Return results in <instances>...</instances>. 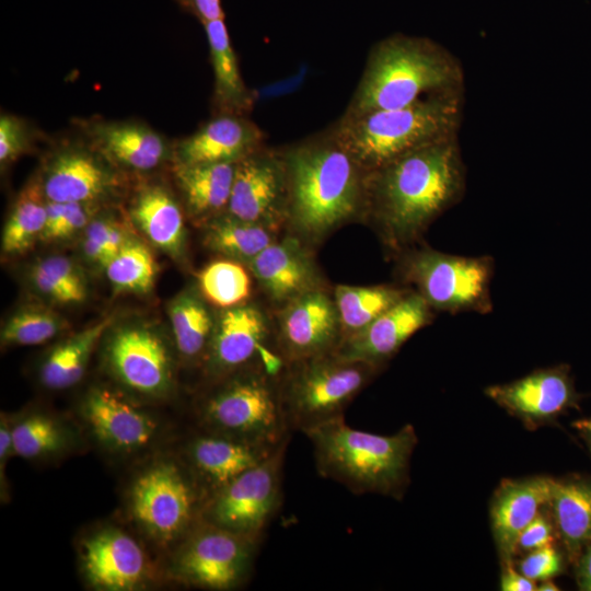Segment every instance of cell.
Segmentation results:
<instances>
[{"label":"cell","instance_id":"cell-34","mask_svg":"<svg viewBox=\"0 0 591 591\" xmlns=\"http://www.w3.org/2000/svg\"><path fill=\"white\" fill-rule=\"evenodd\" d=\"M47 199L39 179H32L16 197L2 233V252L24 253L40 239L46 221Z\"/></svg>","mask_w":591,"mask_h":591},{"label":"cell","instance_id":"cell-1","mask_svg":"<svg viewBox=\"0 0 591 591\" xmlns=\"http://www.w3.org/2000/svg\"><path fill=\"white\" fill-rule=\"evenodd\" d=\"M464 175L456 137L407 152L367 173L362 221L395 256L456 204Z\"/></svg>","mask_w":591,"mask_h":591},{"label":"cell","instance_id":"cell-23","mask_svg":"<svg viewBox=\"0 0 591 591\" xmlns=\"http://www.w3.org/2000/svg\"><path fill=\"white\" fill-rule=\"evenodd\" d=\"M278 449H268L204 430L189 442L187 456L194 478L207 498L245 471L262 463Z\"/></svg>","mask_w":591,"mask_h":591},{"label":"cell","instance_id":"cell-37","mask_svg":"<svg viewBox=\"0 0 591 591\" xmlns=\"http://www.w3.org/2000/svg\"><path fill=\"white\" fill-rule=\"evenodd\" d=\"M65 327V321L53 310L26 306L16 311L1 332L4 346H32L48 341Z\"/></svg>","mask_w":591,"mask_h":591},{"label":"cell","instance_id":"cell-35","mask_svg":"<svg viewBox=\"0 0 591 591\" xmlns=\"http://www.w3.org/2000/svg\"><path fill=\"white\" fill-rule=\"evenodd\" d=\"M248 267L230 258L206 265L197 276L201 297L221 310L242 305L252 293Z\"/></svg>","mask_w":591,"mask_h":591},{"label":"cell","instance_id":"cell-24","mask_svg":"<svg viewBox=\"0 0 591 591\" xmlns=\"http://www.w3.org/2000/svg\"><path fill=\"white\" fill-rule=\"evenodd\" d=\"M83 415L97 440L116 451L141 449L151 442L157 431L148 414L102 387L88 393Z\"/></svg>","mask_w":591,"mask_h":591},{"label":"cell","instance_id":"cell-18","mask_svg":"<svg viewBox=\"0 0 591 591\" xmlns=\"http://www.w3.org/2000/svg\"><path fill=\"white\" fill-rule=\"evenodd\" d=\"M434 311L410 291L359 333L344 339L336 354L381 369L418 331L429 325Z\"/></svg>","mask_w":591,"mask_h":591},{"label":"cell","instance_id":"cell-29","mask_svg":"<svg viewBox=\"0 0 591 591\" xmlns=\"http://www.w3.org/2000/svg\"><path fill=\"white\" fill-rule=\"evenodd\" d=\"M547 506L568 556L577 561L591 543V479H551Z\"/></svg>","mask_w":591,"mask_h":591},{"label":"cell","instance_id":"cell-39","mask_svg":"<svg viewBox=\"0 0 591 591\" xmlns=\"http://www.w3.org/2000/svg\"><path fill=\"white\" fill-rule=\"evenodd\" d=\"M32 130L27 121L12 114L0 117V163L7 166L26 153L32 146Z\"/></svg>","mask_w":591,"mask_h":591},{"label":"cell","instance_id":"cell-51","mask_svg":"<svg viewBox=\"0 0 591 591\" xmlns=\"http://www.w3.org/2000/svg\"><path fill=\"white\" fill-rule=\"evenodd\" d=\"M573 427L576 428L591 453V417L577 420L576 422H573Z\"/></svg>","mask_w":591,"mask_h":591},{"label":"cell","instance_id":"cell-15","mask_svg":"<svg viewBox=\"0 0 591 591\" xmlns=\"http://www.w3.org/2000/svg\"><path fill=\"white\" fill-rule=\"evenodd\" d=\"M106 359L116 378L134 391L158 396L171 387V356L161 336L149 327L116 329L107 344Z\"/></svg>","mask_w":591,"mask_h":591},{"label":"cell","instance_id":"cell-43","mask_svg":"<svg viewBox=\"0 0 591 591\" xmlns=\"http://www.w3.org/2000/svg\"><path fill=\"white\" fill-rule=\"evenodd\" d=\"M94 202H63L57 240L71 236L85 229L93 213Z\"/></svg>","mask_w":591,"mask_h":591},{"label":"cell","instance_id":"cell-38","mask_svg":"<svg viewBox=\"0 0 591 591\" xmlns=\"http://www.w3.org/2000/svg\"><path fill=\"white\" fill-rule=\"evenodd\" d=\"M60 426L45 415H32L12 427L14 453L26 459L39 457L59 450L63 444Z\"/></svg>","mask_w":591,"mask_h":591},{"label":"cell","instance_id":"cell-16","mask_svg":"<svg viewBox=\"0 0 591 591\" xmlns=\"http://www.w3.org/2000/svg\"><path fill=\"white\" fill-rule=\"evenodd\" d=\"M247 267L276 309L306 292L327 289L312 246L290 233L275 240Z\"/></svg>","mask_w":591,"mask_h":591},{"label":"cell","instance_id":"cell-11","mask_svg":"<svg viewBox=\"0 0 591 591\" xmlns=\"http://www.w3.org/2000/svg\"><path fill=\"white\" fill-rule=\"evenodd\" d=\"M202 489L175 463L160 462L147 468L131 489V511L140 526L158 542L166 543L186 532L197 513Z\"/></svg>","mask_w":591,"mask_h":591},{"label":"cell","instance_id":"cell-33","mask_svg":"<svg viewBox=\"0 0 591 591\" xmlns=\"http://www.w3.org/2000/svg\"><path fill=\"white\" fill-rule=\"evenodd\" d=\"M174 340L179 354L189 360L205 359L216 320L202 297L185 291L169 309Z\"/></svg>","mask_w":591,"mask_h":591},{"label":"cell","instance_id":"cell-48","mask_svg":"<svg viewBox=\"0 0 591 591\" xmlns=\"http://www.w3.org/2000/svg\"><path fill=\"white\" fill-rule=\"evenodd\" d=\"M82 251L85 257L100 266H105L115 255L112 251L100 244L99 242L84 236L82 242Z\"/></svg>","mask_w":591,"mask_h":591},{"label":"cell","instance_id":"cell-52","mask_svg":"<svg viewBox=\"0 0 591 591\" xmlns=\"http://www.w3.org/2000/svg\"><path fill=\"white\" fill-rule=\"evenodd\" d=\"M536 590L557 591L558 587L554 582H552L551 579H548V580H544L543 583H541Z\"/></svg>","mask_w":591,"mask_h":591},{"label":"cell","instance_id":"cell-25","mask_svg":"<svg viewBox=\"0 0 591 591\" xmlns=\"http://www.w3.org/2000/svg\"><path fill=\"white\" fill-rule=\"evenodd\" d=\"M551 479L531 477L505 480L496 490L490 506V521L498 552L505 563H511L518 551L522 531L546 506Z\"/></svg>","mask_w":591,"mask_h":591},{"label":"cell","instance_id":"cell-20","mask_svg":"<svg viewBox=\"0 0 591 591\" xmlns=\"http://www.w3.org/2000/svg\"><path fill=\"white\" fill-rule=\"evenodd\" d=\"M85 140L112 165L132 172H149L173 160V144L149 125L138 120L82 121Z\"/></svg>","mask_w":591,"mask_h":591},{"label":"cell","instance_id":"cell-46","mask_svg":"<svg viewBox=\"0 0 591 591\" xmlns=\"http://www.w3.org/2000/svg\"><path fill=\"white\" fill-rule=\"evenodd\" d=\"M187 13L197 18L201 24L224 18L221 0H175Z\"/></svg>","mask_w":591,"mask_h":591},{"label":"cell","instance_id":"cell-12","mask_svg":"<svg viewBox=\"0 0 591 591\" xmlns=\"http://www.w3.org/2000/svg\"><path fill=\"white\" fill-rule=\"evenodd\" d=\"M340 341L338 312L328 288L276 309L274 345L285 363L334 352Z\"/></svg>","mask_w":591,"mask_h":591},{"label":"cell","instance_id":"cell-30","mask_svg":"<svg viewBox=\"0 0 591 591\" xmlns=\"http://www.w3.org/2000/svg\"><path fill=\"white\" fill-rule=\"evenodd\" d=\"M409 291L403 285H336L332 293L338 312L341 341L362 331Z\"/></svg>","mask_w":591,"mask_h":591},{"label":"cell","instance_id":"cell-4","mask_svg":"<svg viewBox=\"0 0 591 591\" xmlns=\"http://www.w3.org/2000/svg\"><path fill=\"white\" fill-rule=\"evenodd\" d=\"M303 434L311 442L315 467L322 477L356 495L402 497L418 441L412 425L384 436L356 429L340 416Z\"/></svg>","mask_w":591,"mask_h":591},{"label":"cell","instance_id":"cell-26","mask_svg":"<svg viewBox=\"0 0 591 591\" xmlns=\"http://www.w3.org/2000/svg\"><path fill=\"white\" fill-rule=\"evenodd\" d=\"M213 70V115L248 116L256 102L245 84L224 18L204 23Z\"/></svg>","mask_w":591,"mask_h":591},{"label":"cell","instance_id":"cell-10","mask_svg":"<svg viewBox=\"0 0 591 591\" xmlns=\"http://www.w3.org/2000/svg\"><path fill=\"white\" fill-rule=\"evenodd\" d=\"M181 547L175 572L185 582L232 590L250 576L260 541L199 520Z\"/></svg>","mask_w":591,"mask_h":591},{"label":"cell","instance_id":"cell-28","mask_svg":"<svg viewBox=\"0 0 591 591\" xmlns=\"http://www.w3.org/2000/svg\"><path fill=\"white\" fill-rule=\"evenodd\" d=\"M235 164H173L177 187L193 218L207 222L227 211Z\"/></svg>","mask_w":591,"mask_h":591},{"label":"cell","instance_id":"cell-42","mask_svg":"<svg viewBox=\"0 0 591 591\" xmlns=\"http://www.w3.org/2000/svg\"><path fill=\"white\" fill-rule=\"evenodd\" d=\"M84 236L99 242L114 254L130 239L121 225L107 218L91 220Z\"/></svg>","mask_w":591,"mask_h":591},{"label":"cell","instance_id":"cell-45","mask_svg":"<svg viewBox=\"0 0 591 591\" xmlns=\"http://www.w3.org/2000/svg\"><path fill=\"white\" fill-rule=\"evenodd\" d=\"M35 289L49 300L57 303H78L73 294L57 280L34 265L30 275Z\"/></svg>","mask_w":591,"mask_h":591},{"label":"cell","instance_id":"cell-17","mask_svg":"<svg viewBox=\"0 0 591 591\" xmlns=\"http://www.w3.org/2000/svg\"><path fill=\"white\" fill-rule=\"evenodd\" d=\"M274 325L255 304L244 303L221 310L204 359L208 372L221 378L247 366L262 362L260 356L274 343Z\"/></svg>","mask_w":591,"mask_h":591},{"label":"cell","instance_id":"cell-41","mask_svg":"<svg viewBox=\"0 0 591 591\" xmlns=\"http://www.w3.org/2000/svg\"><path fill=\"white\" fill-rule=\"evenodd\" d=\"M563 566L561 554L547 545L531 551L520 563V572L534 581H544L560 573Z\"/></svg>","mask_w":591,"mask_h":591},{"label":"cell","instance_id":"cell-50","mask_svg":"<svg viewBox=\"0 0 591 591\" xmlns=\"http://www.w3.org/2000/svg\"><path fill=\"white\" fill-rule=\"evenodd\" d=\"M12 452L14 453L13 442H12V427H10L7 419L2 417L1 425H0L1 474H3V466L5 465L7 460Z\"/></svg>","mask_w":591,"mask_h":591},{"label":"cell","instance_id":"cell-2","mask_svg":"<svg viewBox=\"0 0 591 591\" xmlns=\"http://www.w3.org/2000/svg\"><path fill=\"white\" fill-rule=\"evenodd\" d=\"M287 176L285 230L313 246L362 221L367 171L331 127L281 147Z\"/></svg>","mask_w":591,"mask_h":591},{"label":"cell","instance_id":"cell-9","mask_svg":"<svg viewBox=\"0 0 591 591\" xmlns=\"http://www.w3.org/2000/svg\"><path fill=\"white\" fill-rule=\"evenodd\" d=\"M287 447L209 495L201 520L260 541L281 506Z\"/></svg>","mask_w":591,"mask_h":591},{"label":"cell","instance_id":"cell-13","mask_svg":"<svg viewBox=\"0 0 591 591\" xmlns=\"http://www.w3.org/2000/svg\"><path fill=\"white\" fill-rule=\"evenodd\" d=\"M287 176L281 148L267 144L237 161L227 212L285 229Z\"/></svg>","mask_w":591,"mask_h":591},{"label":"cell","instance_id":"cell-6","mask_svg":"<svg viewBox=\"0 0 591 591\" xmlns=\"http://www.w3.org/2000/svg\"><path fill=\"white\" fill-rule=\"evenodd\" d=\"M223 376L200 405L204 430L268 449L289 443L292 433L281 405L279 374L257 362Z\"/></svg>","mask_w":591,"mask_h":591},{"label":"cell","instance_id":"cell-40","mask_svg":"<svg viewBox=\"0 0 591 591\" xmlns=\"http://www.w3.org/2000/svg\"><path fill=\"white\" fill-rule=\"evenodd\" d=\"M35 265L66 287L78 303L85 299L86 285L84 277L72 260L65 256L55 255L48 256Z\"/></svg>","mask_w":591,"mask_h":591},{"label":"cell","instance_id":"cell-14","mask_svg":"<svg viewBox=\"0 0 591 591\" xmlns=\"http://www.w3.org/2000/svg\"><path fill=\"white\" fill-rule=\"evenodd\" d=\"M114 167L86 140L65 142L50 153L39 182L49 201L96 204L119 185Z\"/></svg>","mask_w":591,"mask_h":591},{"label":"cell","instance_id":"cell-31","mask_svg":"<svg viewBox=\"0 0 591 591\" xmlns=\"http://www.w3.org/2000/svg\"><path fill=\"white\" fill-rule=\"evenodd\" d=\"M280 230L237 219L227 211L206 222L205 243L225 258L246 266L278 239Z\"/></svg>","mask_w":591,"mask_h":591},{"label":"cell","instance_id":"cell-21","mask_svg":"<svg viewBox=\"0 0 591 591\" xmlns=\"http://www.w3.org/2000/svg\"><path fill=\"white\" fill-rule=\"evenodd\" d=\"M266 134L240 115H213L195 132L173 144V164L234 162L266 144Z\"/></svg>","mask_w":591,"mask_h":591},{"label":"cell","instance_id":"cell-22","mask_svg":"<svg viewBox=\"0 0 591 591\" xmlns=\"http://www.w3.org/2000/svg\"><path fill=\"white\" fill-rule=\"evenodd\" d=\"M81 560L85 578L101 590L135 589L147 571L140 545L118 529H104L84 540Z\"/></svg>","mask_w":591,"mask_h":591},{"label":"cell","instance_id":"cell-36","mask_svg":"<svg viewBox=\"0 0 591 591\" xmlns=\"http://www.w3.org/2000/svg\"><path fill=\"white\" fill-rule=\"evenodd\" d=\"M105 271L117 292L147 293L154 285L158 266L149 247L130 237L105 266Z\"/></svg>","mask_w":591,"mask_h":591},{"label":"cell","instance_id":"cell-32","mask_svg":"<svg viewBox=\"0 0 591 591\" xmlns=\"http://www.w3.org/2000/svg\"><path fill=\"white\" fill-rule=\"evenodd\" d=\"M111 323V317L103 318L57 345L42 364L43 384L53 390L77 384L84 375L95 345Z\"/></svg>","mask_w":591,"mask_h":591},{"label":"cell","instance_id":"cell-19","mask_svg":"<svg viewBox=\"0 0 591 591\" xmlns=\"http://www.w3.org/2000/svg\"><path fill=\"white\" fill-rule=\"evenodd\" d=\"M486 394L532 425L556 418L576 406L579 397L568 366L540 369L515 381L491 385Z\"/></svg>","mask_w":591,"mask_h":591},{"label":"cell","instance_id":"cell-44","mask_svg":"<svg viewBox=\"0 0 591 591\" xmlns=\"http://www.w3.org/2000/svg\"><path fill=\"white\" fill-rule=\"evenodd\" d=\"M554 537V526L551 520L540 512L520 534L518 548L531 552L553 545Z\"/></svg>","mask_w":591,"mask_h":591},{"label":"cell","instance_id":"cell-8","mask_svg":"<svg viewBox=\"0 0 591 591\" xmlns=\"http://www.w3.org/2000/svg\"><path fill=\"white\" fill-rule=\"evenodd\" d=\"M395 258L397 279L421 296L434 312H491L495 264L490 256L453 255L415 244Z\"/></svg>","mask_w":591,"mask_h":591},{"label":"cell","instance_id":"cell-3","mask_svg":"<svg viewBox=\"0 0 591 591\" xmlns=\"http://www.w3.org/2000/svg\"><path fill=\"white\" fill-rule=\"evenodd\" d=\"M456 59L425 37L395 34L370 50L344 115L409 105L427 95L462 90Z\"/></svg>","mask_w":591,"mask_h":591},{"label":"cell","instance_id":"cell-7","mask_svg":"<svg viewBox=\"0 0 591 591\" xmlns=\"http://www.w3.org/2000/svg\"><path fill=\"white\" fill-rule=\"evenodd\" d=\"M381 369L335 351L283 364L279 373L281 405L289 430L304 433L344 416L350 402Z\"/></svg>","mask_w":591,"mask_h":591},{"label":"cell","instance_id":"cell-27","mask_svg":"<svg viewBox=\"0 0 591 591\" xmlns=\"http://www.w3.org/2000/svg\"><path fill=\"white\" fill-rule=\"evenodd\" d=\"M130 216L153 245L172 257L183 255L185 225L182 208L165 186H141L132 197Z\"/></svg>","mask_w":591,"mask_h":591},{"label":"cell","instance_id":"cell-47","mask_svg":"<svg viewBox=\"0 0 591 591\" xmlns=\"http://www.w3.org/2000/svg\"><path fill=\"white\" fill-rule=\"evenodd\" d=\"M506 567L501 575L500 589L502 591H532L536 590L535 581L515 571L511 563H505Z\"/></svg>","mask_w":591,"mask_h":591},{"label":"cell","instance_id":"cell-5","mask_svg":"<svg viewBox=\"0 0 591 591\" xmlns=\"http://www.w3.org/2000/svg\"><path fill=\"white\" fill-rule=\"evenodd\" d=\"M462 90L427 95L409 105L341 115L329 127L370 172L418 148L456 137Z\"/></svg>","mask_w":591,"mask_h":591},{"label":"cell","instance_id":"cell-49","mask_svg":"<svg viewBox=\"0 0 591 591\" xmlns=\"http://www.w3.org/2000/svg\"><path fill=\"white\" fill-rule=\"evenodd\" d=\"M576 578L580 590L591 591V543L577 559Z\"/></svg>","mask_w":591,"mask_h":591}]
</instances>
